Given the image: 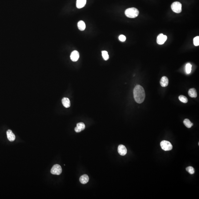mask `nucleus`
Returning a JSON list of instances; mask_svg holds the SVG:
<instances>
[{"label":"nucleus","mask_w":199,"mask_h":199,"mask_svg":"<svg viewBox=\"0 0 199 199\" xmlns=\"http://www.w3.org/2000/svg\"><path fill=\"white\" fill-rule=\"evenodd\" d=\"M134 99L139 104L142 103L145 97V90L141 86L138 85L135 86L133 91Z\"/></svg>","instance_id":"f257e3e1"},{"label":"nucleus","mask_w":199,"mask_h":199,"mask_svg":"<svg viewBox=\"0 0 199 199\" xmlns=\"http://www.w3.org/2000/svg\"><path fill=\"white\" fill-rule=\"evenodd\" d=\"M125 13L126 16L127 17L130 18H135L138 16L139 11L136 8H131L126 9Z\"/></svg>","instance_id":"f03ea898"},{"label":"nucleus","mask_w":199,"mask_h":199,"mask_svg":"<svg viewBox=\"0 0 199 199\" xmlns=\"http://www.w3.org/2000/svg\"><path fill=\"white\" fill-rule=\"evenodd\" d=\"M172 10L177 13H179L182 11V5L178 2H175L171 5Z\"/></svg>","instance_id":"7ed1b4c3"},{"label":"nucleus","mask_w":199,"mask_h":199,"mask_svg":"<svg viewBox=\"0 0 199 199\" xmlns=\"http://www.w3.org/2000/svg\"><path fill=\"white\" fill-rule=\"evenodd\" d=\"M161 146L162 149L165 151L171 150L173 148L172 145L168 141H162L161 143Z\"/></svg>","instance_id":"20e7f679"},{"label":"nucleus","mask_w":199,"mask_h":199,"mask_svg":"<svg viewBox=\"0 0 199 199\" xmlns=\"http://www.w3.org/2000/svg\"><path fill=\"white\" fill-rule=\"evenodd\" d=\"M62 172V169L60 165H54L51 170V173L54 175H60Z\"/></svg>","instance_id":"39448f33"},{"label":"nucleus","mask_w":199,"mask_h":199,"mask_svg":"<svg viewBox=\"0 0 199 199\" xmlns=\"http://www.w3.org/2000/svg\"><path fill=\"white\" fill-rule=\"evenodd\" d=\"M167 36L163 34H159L157 38V42L159 45H162L165 43L167 39Z\"/></svg>","instance_id":"423d86ee"},{"label":"nucleus","mask_w":199,"mask_h":199,"mask_svg":"<svg viewBox=\"0 0 199 199\" xmlns=\"http://www.w3.org/2000/svg\"><path fill=\"white\" fill-rule=\"evenodd\" d=\"M118 151L119 153L121 156H125L127 153V149L125 146L120 145L118 147Z\"/></svg>","instance_id":"0eeeda50"},{"label":"nucleus","mask_w":199,"mask_h":199,"mask_svg":"<svg viewBox=\"0 0 199 199\" xmlns=\"http://www.w3.org/2000/svg\"><path fill=\"white\" fill-rule=\"evenodd\" d=\"M70 59L72 61L76 62L78 60L79 58V52L77 51H74L72 53L70 56Z\"/></svg>","instance_id":"6e6552de"},{"label":"nucleus","mask_w":199,"mask_h":199,"mask_svg":"<svg viewBox=\"0 0 199 199\" xmlns=\"http://www.w3.org/2000/svg\"><path fill=\"white\" fill-rule=\"evenodd\" d=\"M85 128V126L83 123H79L77 124V126L74 128V130L76 132L79 133L84 130Z\"/></svg>","instance_id":"1a4fd4ad"},{"label":"nucleus","mask_w":199,"mask_h":199,"mask_svg":"<svg viewBox=\"0 0 199 199\" xmlns=\"http://www.w3.org/2000/svg\"><path fill=\"white\" fill-rule=\"evenodd\" d=\"M6 134H7L8 139L10 141L13 142L15 141L16 138L15 136L11 130H8L7 131Z\"/></svg>","instance_id":"9d476101"},{"label":"nucleus","mask_w":199,"mask_h":199,"mask_svg":"<svg viewBox=\"0 0 199 199\" xmlns=\"http://www.w3.org/2000/svg\"><path fill=\"white\" fill-rule=\"evenodd\" d=\"M160 84L163 87H166L168 86L169 84V80L167 77H163L160 81Z\"/></svg>","instance_id":"9b49d317"},{"label":"nucleus","mask_w":199,"mask_h":199,"mask_svg":"<svg viewBox=\"0 0 199 199\" xmlns=\"http://www.w3.org/2000/svg\"><path fill=\"white\" fill-rule=\"evenodd\" d=\"M89 178L88 176L86 174H84L82 175L79 179L80 182L82 184H86L89 181Z\"/></svg>","instance_id":"f8f14e48"},{"label":"nucleus","mask_w":199,"mask_h":199,"mask_svg":"<svg viewBox=\"0 0 199 199\" xmlns=\"http://www.w3.org/2000/svg\"><path fill=\"white\" fill-rule=\"evenodd\" d=\"M86 3V0H77V8L78 9L82 8L85 6Z\"/></svg>","instance_id":"ddd939ff"},{"label":"nucleus","mask_w":199,"mask_h":199,"mask_svg":"<svg viewBox=\"0 0 199 199\" xmlns=\"http://www.w3.org/2000/svg\"><path fill=\"white\" fill-rule=\"evenodd\" d=\"M62 103L63 106L66 108L69 107L70 106V101L69 99L66 97H64L62 99Z\"/></svg>","instance_id":"4468645a"},{"label":"nucleus","mask_w":199,"mask_h":199,"mask_svg":"<svg viewBox=\"0 0 199 199\" xmlns=\"http://www.w3.org/2000/svg\"><path fill=\"white\" fill-rule=\"evenodd\" d=\"M189 96L192 98H196L197 96V92L195 89H190L188 92Z\"/></svg>","instance_id":"2eb2a0df"},{"label":"nucleus","mask_w":199,"mask_h":199,"mask_svg":"<svg viewBox=\"0 0 199 199\" xmlns=\"http://www.w3.org/2000/svg\"><path fill=\"white\" fill-rule=\"evenodd\" d=\"M77 26L80 30L84 31L85 29L86 24L84 21L81 20L79 21L77 23Z\"/></svg>","instance_id":"dca6fc26"},{"label":"nucleus","mask_w":199,"mask_h":199,"mask_svg":"<svg viewBox=\"0 0 199 199\" xmlns=\"http://www.w3.org/2000/svg\"><path fill=\"white\" fill-rule=\"evenodd\" d=\"M184 124L185 126L188 128H191L193 126V124L192 123L190 120L188 119H185L184 121Z\"/></svg>","instance_id":"f3484780"},{"label":"nucleus","mask_w":199,"mask_h":199,"mask_svg":"<svg viewBox=\"0 0 199 199\" xmlns=\"http://www.w3.org/2000/svg\"><path fill=\"white\" fill-rule=\"evenodd\" d=\"M192 65L190 63H188L185 66V71L187 74H189L191 72L192 69Z\"/></svg>","instance_id":"a211bd4d"},{"label":"nucleus","mask_w":199,"mask_h":199,"mask_svg":"<svg viewBox=\"0 0 199 199\" xmlns=\"http://www.w3.org/2000/svg\"><path fill=\"white\" fill-rule=\"evenodd\" d=\"M178 98H179V100L182 103H186L188 101V100L187 98L186 97L183 96V95H180V96H179Z\"/></svg>","instance_id":"6ab92c4d"},{"label":"nucleus","mask_w":199,"mask_h":199,"mask_svg":"<svg viewBox=\"0 0 199 199\" xmlns=\"http://www.w3.org/2000/svg\"><path fill=\"white\" fill-rule=\"evenodd\" d=\"M102 55L105 61H107L109 59V55H108V53L107 51H102Z\"/></svg>","instance_id":"aec40b11"},{"label":"nucleus","mask_w":199,"mask_h":199,"mask_svg":"<svg viewBox=\"0 0 199 199\" xmlns=\"http://www.w3.org/2000/svg\"><path fill=\"white\" fill-rule=\"evenodd\" d=\"M186 170L190 174H192L195 173V170H194V168L191 166L187 167L186 168Z\"/></svg>","instance_id":"412c9836"},{"label":"nucleus","mask_w":199,"mask_h":199,"mask_svg":"<svg viewBox=\"0 0 199 199\" xmlns=\"http://www.w3.org/2000/svg\"><path fill=\"white\" fill-rule=\"evenodd\" d=\"M194 44L196 46H197L199 45V36H197V37H195L194 39Z\"/></svg>","instance_id":"4be33fe9"},{"label":"nucleus","mask_w":199,"mask_h":199,"mask_svg":"<svg viewBox=\"0 0 199 199\" xmlns=\"http://www.w3.org/2000/svg\"><path fill=\"white\" fill-rule=\"evenodd\" d=\"M119 39L121 42H124L126 39V37L123 35H121L119 37Z\"/></svg>","instance_id":"5701e85b"}]
</instances>
